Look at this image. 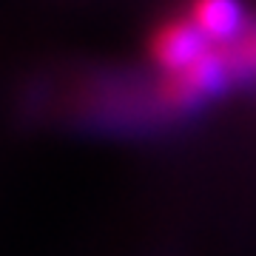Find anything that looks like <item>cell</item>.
<instances>
[{
  "mask_svg": "<svg viewBox=\"0 0 256 256\" xmlns=\"http://www.w3.org/2000/svg\"><path fill=\"white\" fill-rule=\"evenodd\" d=\"M154 88L156 100L162 106L165 117L171 122H182V120L196 117L200 111L222 100L225 94L236 92L234 80H230L228 63L222 48H210L208 54H202L194 66L176 74H156L154 72Z\"/></svg>",
  "mask_w": 256,
  "mask_h": 256,
  "instance_id": "6da1fadb",
  "label": "cell"
},
{
  "mask_svg": "<svg viewBox=\"0 0 256 256\" xmlns=\"http://www.w3.org/2000/svg\"><path fill=\"white\" fill-rule=\"evenodd\" d=\"M146 48L156 74H176L194 66L214 46L185 14V18H168L162 23H156V28L148 34Z\"/></svg>",
  "mask_w": 256,
  "mask_h": 256,
  "instance_id": "7a4b0ae2",
  "label": "cell"
},
{
  "mask_svg": "<svg viewBox=\"0 0 256 256\" xmlns=\"http://www.w3.org/2000/svg\"><path fill=\"white\" fill-rule=\"evenodd\" d=\"M188 18L210 46L222 48L245 32L254 14L245 12L242 0H188Z\"/></svg>",
  "mask_w": 256,
  "mask_h": 256,
  "instance_id": "3957f363",
  "label": "cell"
},
{
  "mask_svg": "<svg viewBox=\"0 0 256 256\" xmlns=\"http://www.w3.org/2000/svg\"><path fill=\"white\" fill-rule=\"evenodd\" d=\"M222 54L228 63L234 88L256 92V14L230 46H222Z\"/></svg>",
  "mask_w": 256,
  "mask_h": 256,
  "instance_id": "277c9868",
  "label": "cell"
}]
</instances>
